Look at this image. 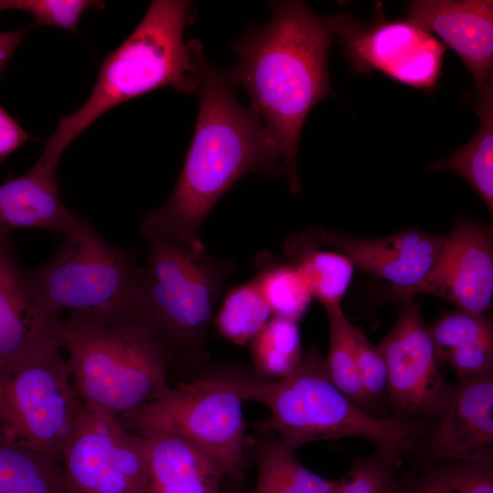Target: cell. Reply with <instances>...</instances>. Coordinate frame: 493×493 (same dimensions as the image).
Listing matches in <instances>:
<instances>
[{
  "label": "cell",
  "instance_id": "8fae6325",
  "mask_svg": "<svg viewBox=\"0 0 493 493\" xmlns=\"http://www.w3.org/2000/svg\"><path fill=\"white\" fill-rule=\"evenodd\" d=\"M378 347L387 367L391 418L438 423L455 386L439 371L418 303L414 299L402 302L396 322Z\"/></svg>",
  "mask_w": 493,
  "mask_h": 493
},
{
  "label": "cell",
  "instance_id": "9a60e30c",
  "mask_svg": "<svg viewBox=\"0 0 493 493\" xmlns=\"http://www.w3.org/2000/svg\"><path fill=\"white\" fill-rule=\"evenodd\" d=\"M61 323L40 300L10 236L0 237V368L45 345L60 344Z\"/></svg>",
  "mask_w": 493,
  "mask_h": 493
},
{
  "label": "cell",
  "instance_id": "2e32d148",
  "mask_svg": "<svg viewBox=\"0 0 493 493\" xmlns=\"http://www.w3.org/2000/svg\"><path fill=\"white\" fill-rule=\"evenodd\" d=\"M315 233L322 246L336 248L354 267L398 289L416 285L430 272L446 240V235L417 229L381 237H355L321 228Z\"/></svg>",
  "mask_w": 493,
  "mask_h": 493
},
{
  "label": "cell",
  "instance_id": "cb8c5ba5",
  "mask_svg": "<svg viewBox=\"0 0 493 493\" xmlns=\"http://www.w3.org/2000/svg\"><path fill=\"white\" fill-rule=\"evenodd\" d=\"M0 493H68L62 462L0 439Z\"/></svg>",
  "mask_w": 493,
  "mask_h": 493
},
{
  "label": "cell",
  "instance_id": "836d02e7",
  "mask_svg": "<svg viewBox=\"0 0 493 493\" xmlns=\"http://www.w3.org/2000/svg\"><path fill=\"white\" fill-rule=\"evenodd\" d=\"M28 28L0 32V75L5 70L12 55L21 43Z\"/></svg>",
  "mask_w": 493,
  "mask_h": 493
},
{
  "label": "cell",
  "instance_id": "4fadbf2b",
  "mask_svg": "<svg viewBox=\"0 0 493 493\" xmlns=\"http://www.w3.org/2000/svg\"><path fill=\"white\" fill-rule=\"evenodd\" d=\"M430 294L456 308L488 315L493 297V228L467 218L446 235L441 253L430 272L416 285L389 288L385 301L404 302Z\"/></svg>",
  "mask_w": 493,
  "mask_h": 493
},
{
  "label": "cell",
  "instance_id": "7c38bea8",
  "mask_svg": "<svg viewBox=\"0 0 493 493\" xmlns=\"http://www.w3.org/2000/svg\"><path fill=\"white\" fill-rule=\"evenodd\" d=\"M343 54L362 73L380 71L404 85L430 90L441 75L445 44L408 20L368 24L346 14L340 15L336 36Z\"/></svg>",
  "mask_w": 493,
  "mask_h": 493
},
{
  "label": "cell",
  "instance_id": "f1b7e54d",
  "mask_svg": "<svg viewBox=\"0 0 493 493\" xmlns=\"http://www.w3.org/2000/svg\"><path fill=\"white\" fill-rule=\"evenodd\" d=\"M326 313L329 328V351L324 357L327 372L343 394L370 414L357 367L354 325L345 317L341 307L327 309Z\"/></svg>",
  "mask_w": 493,
  "mask_h": 493
},
{
  "label": "cell",
  "instance_id": "d4e9b609",
  "mask_svg": "<svg viewBox=\"0 0 493 493\" xmlns=\"http://www.w3.org/2000/svg\"><path fill=\"white\" fill-rule=\"evenodd\" d=\"M253 278L272 317L298 322L307 312L313 299L300 274L288 262L275 259L267 253L256 259Z\"/></svg>",
  "mask_w": 493,
  "mask_h": 493
},
{
  "label": "cell",
  "instance_id": "6da1fadb",
  "mask_svg": "<svg viewBox=\"0 0 493 493\" xmlns=\"http://www.w3.org/2000/svg\"><path fill=\"white\" fill-rule=\"evenodd\" d=\"M340 14L320 16L302 1L275 5L271 19L250 27L234 45L236 62L227 73L250 100L277 150L293 193L301 189L298 152L312 108L332 93L327 58Z\"/></svg>",
  "mask_w": 493,
  "mask_h": 493
},
{
  "label": "cell",
  "instance_id": "d6986e66",
  "mask_svg": "<svg viewBox=\"0 0 493 493\" xmlns=\"http://www.w3.org/2000/svg\"><path fill=\"white\" fill-rule=\"evenodd\" d=\"M147 440V493H221L226 472L213 456L175 435Z\"/></svg>",
  "mask_w": 493,
  "mask_h": 493
},
{
  "label": "cell",
  "instance_id": "1f68e13d",
  "mask_svg": "<svg viewBox=\"0 0 493 493\" xmlns=\"http://www.w3.org/2000/svg\"><path fill=\"white\" fill-rule=\"evenodd\" d=\"M352 333L359 376L372 414L370 407L372 404L388 401L387 367L378 345L372 344L356 326H353Z\"/></svg>",
  "mask_w": 493,
  "mask_h": 493
},
{
  "label": "cell",
  "instance_id": "52a82bcc",
  "mask_svg": "<svg viewBox=\"0 0 493 493\" xmlns=\"http://www.w3.org/2000/svg\"><path fill=\"white\" fill-rule=\"evenodd\" d=\"M55 254L27 269L43 304L56 314L67 310L101 321L137 318L140 267L133 257L110 244L82 216L63 234Z\"/></svg>",
  "mask_w": 493,
  "mask_h": 493
},
{
  "label": "cell",
  "instance_id": "9c48e42d",
  "mask_svg": "<svg viewBox=\"0 0 493 493\" xmlns=\"http://www.w3.org/2000/svg\"><path fill=\"white\" fill-rule=\"evenodd\" d=\"M244 399L235 380L201 379L170 388L160 397L119 417L142 438L181 436L213 456L234 478L242 477Z\"/></svg>",
  "mask_w": 493,
  "mask_h": 493
},
{
  "label": "cell",
  "instance_id": "e575fe53",
  "mask_svg": "<svg viewBox=\"0 0 493 493\" xmlns=\"http://www.w3.org/2000/svg\"><path fill=\"white\" fill-rule=\"evenodd\" d=\"M7 10L6 0H0V12Z\"/></svg>",
  "mask_w": 493,
  "mask_h": 493
},
{
  "label": "cell",
  "instance_id": "d6a6232c",
  "mask_svg": "<svg viewBox=\"0 0 493 493\" xmlns=\"http://www.w3.org/2000/svg\"><path fill=\"white\" fill-rule=\"evenodd\" d=\"M33 139L0 104V163Z\"/></svg>",
  "mask_w": 493,
  "mask_h": 493
},
{
  "label": "cell",
  "instance_id": "44dd1931",
  "mask_svg": "<svg viewBox=\"0 0 493 493\" xmlns=\"http://www.w3.org/2000/svg\"><path fill=\"white\" fill-rule=\"evenodd\" d=\"M283 253L325 309L341 307L354 269L347 257L321 249L315 229L291 235L284 243Z\"/></svg>",
  "mask_w": 493,
  "mask_h": 493
},
{
  "label": "cell",
  "instance_id": "5b68a950",
  "mask_svg": "<svg viewBox=\"0 0 493 493\" xmlns=\"http://www.w3.org/2000/svg\"><path fill=\"white\" fill-rule=\"evenodd\" d=\"M147 260L136 290L139 319L153 333L168 363L207 358L215 310L236 266L228 258L162 235L143 236Z\"/></svg>",
  "mask_w": 493,
  "mask_h": 493
},
{
  "label": "cell",
  "instance_id": "ba28073f",
  "mask_svg": "<svg viewBox=\"0 0 493 493\" xmlns=\"http://www.w3.org/2000/svg\"><path fill=\"white\" fill-rule=\"evenodd\" d=\"M61 349L50 343L0 368V439L60 462L81 403Z\"/></svg>",
  "mask_w": 493,
  "mask_h": 493
},
{
  "label": "cell",
  "instance_id": "484cf974",
  "mask_svg": "<svg viewBox=\"0 0 493 493\" xmlns=\"http://www.w3.org/2000/svg\"><path fill=\"white\" fill-rule=\"evenodd\" d=\"M256 372L277 381L294 372L303 359L298 322L272 317L250 341Z\"/></svg>",
  "mask_w": 493,
  "mask_h": 493
},
{
  "label": "cell",
  "instance_id": "5bb4252c",
  "mask_svg": "<svg viewBox=\"0 0 493 493\" xmlns=\"http://www.w3.org/2000/svg\"><path fill=\"white\" fill-rule=\"evenodd\" d=\"M425 438L424 459L432 465L493 461V371L458 378L447 410Z\"/></svg>",
  "mask_w": 493,
  "mask_h": 493
},
{
  "label": "cell",
  "instance_id": "603a6c76",
  "mask_svg": "<svg viewBox=\"0 0 493 493\" xmlns=\"http://www.w3.org/2000/svg\"><path fill=\"white\" fill-rule=\"evenodd\" d=\"M278 438L257 444V484L251 493H336L344 477L326 479L308 469Z\"/></svg>",
  "mask_w": 493,
  "mask_h": 493
},
{
  "label": "cell",
  "instance_id": "4316f807",
  "mask_svg": "<svg viewBox=\"0 0 493 493\" xmlns=\"http://www.w3.org/2000/svg\"><path fill=\"white\" fill-rule=\"evenodd\" d=\"M271 318L270 309L252 278L226 292L213 320L221 336L245 345Z\"/></svg>",
  "mask_w": 493,
  "mask_h": 493
},
{
  "label": "cell",
  "instance_id": "f546056e",
  "mask_svg": "<svg viewBox=\"0 0 493 493\" xmlns=\"http://www.w3.org/2000/svg\"><path fill=\"white\" fill-rule=\"evenodd\" d=\"M402 455L377 448L366 456H354L336 493H394Z\"/></svg>",
  "mask_w": 493,
  "mask_h": 493
},
{
  "label": "cell",
  "instance_id": "ac0fdd59",
  "mask_svg": "<svg viewBox=\"0 0 493 493\" xmlns=\"http://www.w3.org/2000/svg\"><path fill=\"white\" fill-rule=\"evenodd\" d=\"M58 167L37 160L23 175L0 184V237L19 228L63 235L79 220L60 199Z\"/></svg>",
  "mask_w": 493,
  "mask_h": 493
},
{
  "label": "cell",
  "instance_id": "277c9868",
  "mask_svg": "<svg viewBox=\"0 0 493 493\" xmlns=\"http://www.w3.org/2000/svg\"><path fill=\"white\" fill-rule=\"evenodd\" d=\"M244 401L264 404L270 416L260 424L291 450L315 441L362 437L402 456L436 424L378 418L361 409L330 380L325 358L311 346L298 369L277 381L235 380Z\"/></svg>",
  "mask_w": 493,
  "mask_h": 493
},
{
  "label": "cell",
  "instance_id": "7a4b0ae2",
  "mask_svg": "<svg viewBox=\"0 0 493 493\" xmlns=\"http://www.w3.org/2000/svg\"><path fill=\"white\" fill-rule=\"evenodd\" d=\"M227 73L204 63L200 107L194 137L178 181L168 200L145 215L141 231L195 246L216 202L245 174H280L275 145L258 117L236 97Z\"/></svg>",
  "mask_w": 493,
  "mask_h": 493
},
{
  "label": "cell",
  "instance_id": "30bf717a",
  "mask_svg": "<svg viewBox=\"0 0 493 493\" xmlns=\"http://www.w3.org/2000/svg\"><path fill=\"white\" fill-rule=\"evenodd\" d=\"M62 467L68 493H147V440L83 403Z\"/></svg>",
  "mask_w": 493,
  "mask_h": 493
},
{
  "label": "cell",
  "instance_id": "83f0119b",
  "mask_svg": "<svg viewBox=\"0 0 493 493\" xmlns=\"http://www.w3.org/2000/svg\"><path fill=\"white\" fill-rule=\"evenodd\" d=\"M394 493H493V461L435 464L419 477L397 482Z\"/></svg>",
  "mask_w": 493,
  "mask_h": 493
},
{
  "label": "cell",
  "instance_id": "7402d4cb",
  "mask_svg": "<svg viewBox=\"0 0 493 493\" xmlns=\"http://www.w3.org/2000/svg\"><path fill=\"white\" fill-rule=\"evenodd\" d=\"M480 119L473 138L449 157L427 166L429 171H450L464 178L493 213V82L477 96Z\"/></svg>",
  "mask_w": 493,
  "mask_h": 493
},
{
  "label": "cell",
  "instance_id": "ffe728a7",
  "mask_svg": "<svg viewBox=\"0 0 493 493\" xmlns=\"http://www.w3.org/2000/svg\"><path fill=\"white\" fill-rule=\"evenodd\" d=\"M427 330L439 362L449 364L458 378L493 371V322L488 315L444 310Z\"/></svg>",
  "mask_w": 493,
  "mask_h": 493
},
{
  "label": "cell",
  "instance_id": "4dcf8cb0",
  "mask_svg": "<svg viewBox=\"0 0 493 493\" xmlns=\"http://www.w3.org/2000/svg\"><path fill=\"white\" fill-rule=\"evenodd\" d=\"M7 10L25 11L33 26H56L75 32L82 15L90 8L101 9L105 2L94 0H6Z\"/></svg>",
  "mask_w": 493,
  "mask_h": 493
},
{
  "label": "cell",
  "instance_id": "e0dca14e",
  "mask_svg": "<svg viewBox=\"0 0 493 493\" xmlns=\"http://www.w3.org/2000/svg\"><path fill=\"white\" fill-rule=\"evenodd\" d=\"M406 20L438 36L470 71L475 93L492 81L493 2L491 0H414Z\"/></svg>",
  "mask_w": 493,
  "mask_h": 493
},
{
  "label": "cell",
  "instance_id": "8992f818",
  "mask_svg": "<svg viewBox=\"0 0 493 493\" xmlns=\"http://www.w3.org/2000/svg\"><path fill=\"white\" fill-rule=\"evenodd\" d=\"M60 344L68 354L81 403L119 418L165 393L168 361L139 319L63 320Z\"/></svg>",
  "mask_w": 493,
  "mask_h": 493
},
{
  "label": "cell",
  "instance_id": "3957f363",
  "mask_svg": "<svg viewBox=\"0 0 493 493\" xmlns=\"http://www.w3.org/2000/svg\"><path fill=\"white\" fill-rule=\"evenodd\" d=\"M192 18L188 1H152L130 36L102 61L86 101L59 121L38 159L58 165L81 132L128 100L165 86L180 93L198 91L204 62L196 44L184 37Z\"/></svg>",
  "mask_w": 493,
  "mask_h": 493
}]
</instances>
